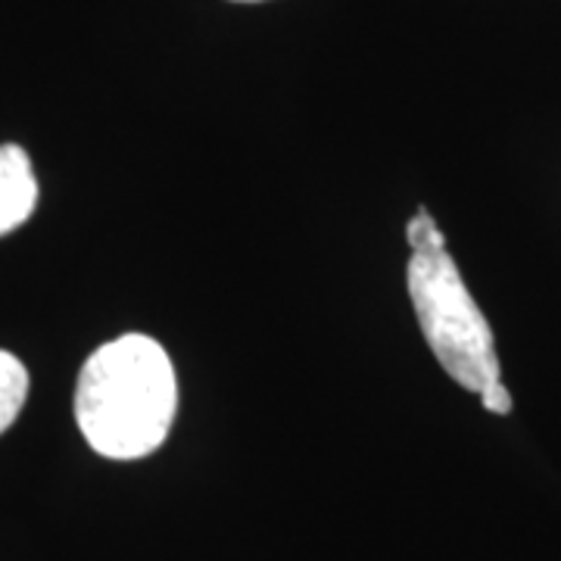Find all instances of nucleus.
<instances>
[{
    "mask_svg": "<svg viewBox=\"0 0 561 561\" xmlns=\"http://www.w3.org/2000/svg\"><path fill=\"white\" fill-rule=\"evenodd\" d=\"M28 397V371L13 353L0 350V434L20 419Z\"/></svg>",
    "mask_w": 561,
    "mask_h": 561,
    "instance_id": "20e7f679",
    "label": "nucleus"
},
{
    "mask_svg": "<svg viewBox=\"0 0 561 561\" xmlns=\"http://www.w3.org/2000/svg\"><path fill=\"white\" fill-rule=\"evenodd\" d=\"M38 206V181L28 153L16 144H0V238L16 231Z\"/></svg>",
    "mask_w": 561,
    "mask_h": 561,
    "instance_id": "7ed1b4c3",
    "label": "nucleus"
},
{
    "mask_svg": "<svg viewBox=\"0 0 561 561\" xmlns=\"http://www.w3.org/2000/svg\"><path fill=\"white\" fill-rule=\"evenodd\" d=\"M179 412V381L169 353L153 337L125 334L84 362L76 387V421L106 459L157 453Z\"/></svg>",
    "mask_w": 561,
    "mask_h": 561,
    "instance_id": "f257e3e1",
    "label": "nucleus"
},
{
    "mask_svg": "<svg viewBox=\"0 0 561 561\" xmlns=\"http://www.w3.org/2000/svg\"><path fill=\"white\" fill-rule=\"evenodd\" d=\"M481 402L486 412H496V415H508L512 412V393L502 387V381L490 383L481 393Z\"/></svg>",
    "mask_w": 561,
    "mask_h": 561,
    "instance_id": "39448f33",
    "label": "nucleus"
},
{
    "mask_svg": "<svg viewBox=\"0 0 561 561\" xmlns=\"http://www.w3.org/2000/svg\"><path fill=\"white\" fill-rule=\"evenodd\" d=\"M405 238L412 247L405 284L421 334L453 381L471 393H483L490 383L500 381V356L481 306L465 287L427 209L415 213Z\"/></svg>",
    "mask_w": 561,
    "mask_h": 561,
    "instance_id": "f03ea898",
    "label": "nucleus"
},
{
    "mask_svg": "<svg viewBox=\"0 0 561 561\" xmlns=\"http://www.w3.org/2000/svg\"><path fill=\"white\" fill-rule=\"evenodd\" d=\"M238 3H260V0H238Z\"/></svg>",
    "mask_w": 561,
    "mask_h": 561,
    "instance_id": "423d86ee",
    "label": "nucleus"
}]
</instances>
